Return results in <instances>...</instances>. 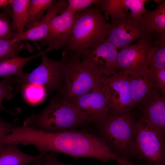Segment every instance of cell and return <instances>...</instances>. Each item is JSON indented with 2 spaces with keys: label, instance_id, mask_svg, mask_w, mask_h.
Masks as SVG:
<instances>
[{
  "label": "cell",
  "instance_id": "obj_3",
  "mask_svg": "<svg viewBox=\"0 0 165 165\" xmlns=\"http://www.w3.org/2000/svg\"><path fill=\"white\" fill-rule=\"evenodd\" d=\"M90 120L62 97L51 98L42 111L31 114L23 121V127L46 132L57 133L91 123Z\"/></svg>",
  "mask_w": 165,
  "mask_h": 165
},
{
  "label": "cell",
  "instance_id": "obj_2",
  "mask_svg": "<svg viewBox=\"0 0 165 165\" xmlns=\"http://www.w3.org/2000/svg\"><path fill=\"white\" fill-rule=\"evenodd\" d=\"M110 28L98 5L76 13L74 25L62 47V58L80 60L107 38Z\"/></svg>",
  "mask_w": 165,
  "mask_h": 165
},
{
  "label": "cell",
  "instance_id": "obj_22",
  "mask_svg": "<svg viewBox=\"0 0 165 165\" xmlns=\"http://www.w3.org/2000/svg\"><path fill=\"white\" fill-rule=\"evenodd\" d=\"M55 1L30 0L27 11V19L25 26L26 29L25 30L40 21L44 16L45 13Z\"/></svg>",
  "mask_w": 165,
  "mask_h": 165
},
{
  "label": "cell",
  "instance_id": "obj_17",
  "mask_svg": "<svg viewBox=\"0 0 165 165\" xmlns=\"http://www.w3.org/2000/svg\"><path fill=\"white\" fill-rule=\"evenodd\" d=\"M134 108L144 100L160 91L158 88L152 70H146L129 75Z\"/></svg>",
  "mask_w": 165,
  "mask_h": 165
},
{
  "label": "cell",
  "instance_id": "obj_9",
  "mask_svg": "<svg viewBox=\"0 0 165 165\" xmlns=\"http://www.w3.org/2000/svg\"><path fill=\"white\" fill-rule=\"evenodd\" d=\"M153 46V40L145 38L121 49L117 57L118 72L130 75L147 70Z\"/></svg>",
  "mask_w": 165,
  "mask_h": 165
},
{
  "label": "cell",
  "instance_id": "obj_34",
  "mask_svg": "<svg viewBox=\"0 0 165 165\" xmlns=\"http://www.w3.org/2000/svg\"><path fill=\"white\" fill-rule=\"evenodd\" d=\"M119 164L120 165H133L130 161L124 157H123L121 161Z\"/></svg>",
  "mask_w": 165,
  "mask_h": 165
},
{
  "label": "cell",
  "instance_id": "obj_19",
  "mask_svg": "<svg viewBox=\"0 0 165 165\" xmlns=\"http://www.w3.org/2000/svg\"><path fill=\"white\" fill-rule=\"evenodd\" d=\"M18 145L11 143L0 148V165H28L42 155L27 154L20 150Z\"/></svg>",
  "mask_w": 165,
  "mask_h": 165
},
{
  "label": "cell",
  "instance_id": "obj_26",
  "mask_svg": "<svg viewBox=\"0 0 165 165\" xmlns=\"http://www.w3.org/2000/svg\"><path fill=\"white\" fill-rule=\"evenodd\" d=\"M14 83L12 77L4 78L0 81V110L4 111L12 115L18 113L16 110H9L2 105V100L5 99L6 100L11 99L13 96V88L11 84Z\"/></svg>",
  "mask_w": 165,
  "mask_h": 165
},
{
  "label": "cell",
  "instance_id": "obj_20",
  "mask_svg": "<svg viewBox=\"0 0 165 165\" xmlns=\"http://www.w3.org/2000/svg\"><path fill=\"white\" fill-rule=\"evenodd\" d=\"M30 0H11V25L17 33L24 31L27 19V11Z\"/></svg>",
  "mask_w": 165,
  "mask_h": 165
},
{
  "label": "cell",
  "instance_id": "obj_6",
  "mask_svg": "<svg viewBox=\"0 0 165 165\" xmlns=\"http://www.w3.org/2000/svg\"><path fill=\"white\" fill-rule=\"evenodd\" d=\"M64 87L62 97L70 102L101 83L104 77L84 65L78 59L62 58Z\"/></svg>",
  "mask_w": 165,
  "mask_h": 165
},
{
  "label": "cell",
  "instance_id": "obj_28",
  "mask_svg": "<svg viewBox=\"0 0 165 165\" xmlns=\"http://www.w3.org/2000/svg\"><path fill=\"white\" fill-rule=\"evenodd\" d=\"M67 7L74 13L84 10L94 4H99V0H68Z\"/></svg>",
  "mask_w": 165,
  "mask_h": 165
},
{
  "label": "cell",
  "instance_id": "obj_33",
  "mask_svg": "<svg viewBox=\"0 0 165 165\" xmlns=\"http://www.w3.org/2000/svg\"><path fill=\"white\" fill-rule=\"evenodd\" d=\"M11 0H0V8H3L10 4Z\"/></svg>",
  "mask_w": 165,
  "mask_h": 165
},
{
  "label": "cell",
  "instance_id": "obj_32",
  "mask_svg": "<svg viewBox=\"0 0 165 165\" xmlns=\"http://www.w3.org/2000/svg\"><path fill=\"white\" fill-rule=\"evenodd\" d=\"M45 155H42V156L38 159L35 160L31 165H45Z\"/></svg>",
  "mask_w": 165,
  "mask_h": 165
},
{
  "label": "cell",
  "instance_id": "obj_16",
  "mask_svg": "<svg viewBox=\"0 0 165 165\" xmlns=\"http://www.w3.org/2000/svg\"><path fill=\"white\" fill-rule=\"evenodd\" d=\"M139 105L142 112L141 117L165 136V95L159 91L145 99Z\"/></svg>",
  "mask_w": 165,
  "mask_h": 165
},
{
  "label": "cell",
  "instance_id": "obj_13",
  "mask_svg": "<svg viewBox=\"0 0 165 165\" xmlns=\"http://www.w3.org/2000/svg\"><path fill=\"white\" fill-rule=\"evenodd\" d=\"M59 15L51 20L46 38L41 41L42 45L47 48L42 51L44 54L64 46L71 32L75 20V13L67 7Z\"/></svg>",
  "mask_w": 165,
  "mask_h": 165
},
{
  "label": "cell",
  "instance_id": "obj_25",
  "mask_svg": "<svg viewBox=\"0 0 165 165\" xmlns=\"http://www.w3.org/2000/svg\"><path fill=\"white\" fill-rule=\"evenodd\" d=\"M24 97L29 102L35 104L40 102L45 97L46 90L42 86L36 84H30L21 90Z\"/></svg>",
  "mask_w": 165,
  "mask_h": 165
},
{
  "label": "cell",
  "instance_id": "obj_18",
  "mask_svg": "<svg viewBox=\"0 0 165 165\" xmlns=\"http://www.w3.org/2000/svg\"><path fill=\"white\" fill-rule=\"evenodd\" d=\"M44 54L42 51L28 57H19L18 53H13L0 58V77L3 78L19 76L24 72L23 68L31 60Z\"/></svg>",
  "mask_w": 165,
  "mask_h": 165
},
{
  "label": "cell",
  "instance_id": "obj_1",
  "mask_svg": "<svg viewBox=\"0 0 165 165\" xmlns=\"http://www.w3.org/2000/svg\"><path fill=\"white\" fill-rule=\"evenodd\" d=\"M13 139L18 144L33 145L41 155L55 152L76 158L96 159L104 163L112 160L119 163L122 159L101 137L83 130L49 133L22 126L14 130Z\"/></svg>",
  "mask_w": 165,
  "mask_h": 165
},
{
  "label": "cell",
  "instance_id": "obj_23",
  "mask_svg": "<svg viewBox=\"0 0 165 165\" xmlns=\"http://www.w3.org/2000/svg\"><path fill=\"white\" fill-rule=\"evenodd\" d=\"M153 49L148 68H165V34L154 33Z\"/></svg>",
  "mask_w": 165,
  "mask_h": 165
},
{
  "label": "cell",
  "instance_id": "obj_15",
  "mask_svg": "<svg viewBox=\"0 0 165 165\" xmlns=\"http://www.w3.org/2000/svg\"><path fill=\"white\" fill-rule=\"evenodd\" d=\"M67 2L64 0L55 1L47 10L46 13L36 24L22 33H16L12 38L17 42L30 40L36 41L45 40L48 32L51 20L67 7Z\"/></svg>",
  "mask_w": 165,
  "mask_h": 165
},
{
  "label": "cell",
  "instance_id": "obj_14",
  "mask_svg": "<svg viewBox=\"0 0 165 165\" xmlns=\"http://www.w3.org/2000/svg\"><path fill=\"white\" fill-rule=\"evenodd\" d=\"M147 0H101L98 4L100 10L104 13L106 20L109 17L111 19H122L128 14L127 11L130 10L129 15L133 17L140 18L147 10L145 4Z\"/></svg>",
  "mask_w": 165,
  "mask_h": 165
},
{
  "label": "cell",
  "instance_id": "obj_27",
  "mask_svg": "<svg viewBox=\"0 0 165 165\" xmlns=\"http://www.w3.org/2000/svg\"><path fill=\"white\" fill-rule=\"evenodd\" d=\"M24 48L21 42L12 39H0V58L13 53H19Z\"/></svg>",
  "mask_w": 165,
  "mask_h": 165
},
{
  "label": "cell",
  "instance_id": "obj_29",
  "mask_svg": "<svg viewBox=\"0 0 165 165\" xmlns=\"http://www.w3.org/2000/svg\"><path fill=\"white\" fill-rule=\"evenodd\" d=\"M151 69V68H150ZM158 88L161 93H165V68L159 69H151Z\"/></svg>",
  "mask_w": 165,
  "mask_h": 165
},
{
  "label": "cell",
  "instance_id": "obj_8",
  "mask_svg": "<svg viewBox=\"0 0 165 165\" xmlns=\"http://www.w3.org/2000/svg\"><path fill=\"white\" fill-rule=\"evenodd\" d=\"M108 39L119 50L143 39L153 40L154 33L143 16L135 18L129 14L122 19H111Z\"/></svg>",
  "mask_w": 165,
  "mask_h": 165
},
{
  "label": "cell",
  "instance_id": "obj_35",
  "mask_svg": "<svg viewBox=\"0 0 165 165\" xmlns=\"http://www.w3.org/2000/svg\"><path fill=\"white\" fill-rule=\"evenodd\" d=\"M163 0H154V1L157 4L159 5L161 4L163 2Z\"/></svg>",
  "mask_w": 165,
  "mask_h": 165
},
{
  "label": "cell",
  "instance_id": "obj_7",
  "mask_svg": "<svg viewBox=\"0 0 165 165\" xmlns=\"http://www.w3.org/2000/svg\"><path fill=\"white\" fill-rule=\"evenodd\" d=\"M41 57V64L30 73H24L20 76L13 77L17 90H21L29 84H36L51 92L61 91L63 82V61L52 60L44 54Z\"/></svg>",
  "mask_w": 165,
  "mask_h": 165
},
{
  "label": "cell",
  "instance_id": "obj_11",
  "mask_svg": "<svg viewBox=\"0 0 165 165\" xmlns=\"http://www.w3.org/2000/svg\"><path fill=\"white\" fill-rule=\"evenodd\" d=\"M118 52L116 46L107 38L90 50L80 61L95 73L108 76L118 72Z\"/></svg>",
  "mask_w": 165,
  "mask_h": 165
},
{
  "label": "cell",
  "instance_id": "obj_10",
  "mask_svg": "<svg viewBox=\"0 0 165 165\" xmlns=\"http://www.w3.org/2000/svg\"><path fill=\"white\" fill-rule=\"evenodd\" d=\"M69 103L91 123L97 125L107 116L112 108L108 95L102 82Z\"/></svg>",
  "mask_w": 165,
  "mask_h": 165
},
{
  "label": "cell",
  "instance_id": "obj_5",
  "mask_svg": "<svg viewBox=\"0 0 165 165\" xmlns=\"http://www.w3.org/2000/svg\"><path fill=\"white\" fill-rule=\"evenodd\" d=\"M165 136L141 116L135 124L131 157L150 165H165Z\"/></svg>",
  "mask_w": 165,
  "mask_h": 165
},
{
  "label": "cell",
  "instance_id": "obj_30",
  "mask_svg": "<svg viewBox=\"0 0 165 165\" xmlns=\"http://www.w3.org/2000/svg\"><path fill=\"white\" fill-rule=\"evenodd\" d=\"M17 126L14 123L8 122L0 117V148L4 145L3 142L4 138L10 134L12 130Z\"/></svg>",
  "mask_w": 165,
  "mask_h": 165
},
{
  "label": "cell",
  "instance_id": "obj_31",
  "mask_svg": "<svg viewBox=\"0 0 165 165\" xmlns=\"http://www.w3.org/2000/svg\"><path fill=\"white\" fill-rule=\"evenodd\" d=\"M58 153L50 152L45 154V165H71L69 163H64L58 161Z\"/></svg>",
  "mask_w": 165,
  "mask_h": 165
},
{
  "label": "cell",
  "instance_id": "obj_4",
  "mask_svg": "<svg viewBox=\"0 0 165 165\" xmlns=\"http://www.w3.org/2000/svg\"><path fill=\"white\" fill-rule=\"evenodd\" d=\"M137 120L132 110L119 113L112 109L98 126L101 137L110 148L130 161V146L133 138Z\"/></svg>",
  "mask_w": 165,
  "mask_h": 165
},
{
  "label": "cell",
  "instance_id": "obj_24",
  "mask_svg": "<svg viewBox=\"0 0 165 165\" xmlns=\"http://www.w3.org/2000/svg\"><path fill=\"white\" fill-rule=\"evenodd\" d=\"M11 18V9L9 5L0 12V39H12L16 33L12 26Z\"/></svg>",
  "mask_w": 165,
  "mask_h": 165
},
{
  "label": "cell",
  "instance_id": "obj_12",
  "mask_svg": "<svg viewBox=\"0 0 165 165\" xmlns=\"http://www.w3.org/2000/svg\"><path fill=\"white\" fill-rule=\"evenodd\" d=\"M102 82L108 95L112 110L123 113L134 109L128 74L119 72L110 76L104 77Z\"/></svg>",
  "mask_w": 165,
  "mask_h": 165
},
{
  "label": "cell",
  "instance_id": "obj_21",
  "mask_svg": "<svg viewBox=\"0 0 165 165\" xmlns=\"http://www.w3.org/2000/svg\"><path fill=\"white\" fill-rule=\"evenodd\" d=\"M143 17L150 30L153 33L165 34V1L154 10H148Z\"/></svg>",
  "mask_w": 165,
  "mask_h": 165
}]
</instances>
